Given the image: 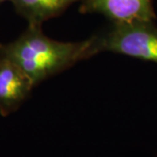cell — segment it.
<instances>
[{
	"label": "cell",
	"instance_id": "6da1fadb",
	"mask_svg": "<svg viewBox=\"0 0 157 157\" xmlns=\"http://www.w3.org/2000/svg\"><path fill=\"white\" fill-rule=\"evenodd\" d=\"M40 25H28L17 39L0 46L35 86L67 69L79 60L95 55L93 37L79 42H63L48 38Z\"/></svg>",
	"mask_w": 157,
	"mask_h": 157
},
{
	"label": "cell",
	"instance_id": "5b68a950",
	"mask_svg": "<svg viewBox=\"0 0 157 157\" xmlns=\"http://www.w3.org/2000/svg\"><path fill=\"white\" fill-rule=\"evenodd\" d=\"M78 0H12L17 13L28 25H40L59 15L67 6Z\"/></svg>",
	"mask_w": 157,
	"mask_h": 157
},
{
	"label": "cell",
	"instance_id": "52a82bcc",
	"mask_svg": "<svg viewBox=\"0 0 157 157\" xmlns=\"http://www.w3.org/2000/svg\"><path fill=\"white\" fill-rule=\"evenodd\" d=\"M1 45H2V44H1V43H0V46H1Z\"/></svg>",
	"mask_w": 157,
	"mask_h": 157
},
{
	"label": "cell",
	"instance_id": "7a4b0ae2",
	"mask_svg": "<svg viewBox=\"0 0 157 157\" xmlns=\"http://www.w3.org/2000/svg\"><path fill=\"white\" fill-rule=\"evenodd\" d=\"M93 40L95 54L112 52L157 64V27L154 20L113 23Z\"/></svg>",
	"mask_w": 157,
	"mask_h": 157
},
{
	"label": "cell",
	"instance_id": "277c9868",
	"mask_svg": "<svg viewBox=\"0 0 157 157\" xmlns=\"http://www.w3.org/2000/svg\"><path fill=\"white\" fill-rule=\"evenodd\" d=\"M84 11L96 12L112 23L154 20L151 0H84Z\"/></svg>",
	"mask_w": 157,
	"mask_h": 157
},
{
	"label": "cell",
	"instance_id": "8992f818",
	"mask_svg": "<svg viewBox=\"0 0 157 157\" xmlns=\"http://www.w3.org/2000/svg\"><path fill=\"white\" fill-rule=\"evenodd\" d=\"M6 1H12V0H0V3H3V2H6Z\"/></svg>",
	"mask_w": 157,
	"mask_h": 157
},
{
	"label": "cell",
	"instance_id": "3957f363",
	"mask_svg": "<svg viewBox=\"0 0 157 157\" xmlns=\"http://www.w3.org/2000/svg\"><path fill=\"white\" fill-rule=\"evenodd\" d=\"M34 85L9 58L0 53V113L7 116L26 100Z\"/></svg>",
	"mask_w": 157,
	"mask_h": 157
}]
</instances>
